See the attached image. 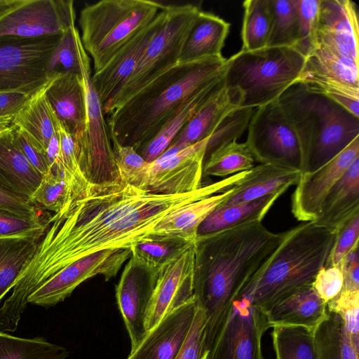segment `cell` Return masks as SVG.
<instances>
[{"mask_svg":"<svg viewBox=\"0 0 359 359\" xmlns=\"http://www.w3.org/2000/svg\"><path fill=\"white\" fill-rule=\"evenodd\" d=\"M187 243L180 240L149 236L130 248V258L140 269L154 276L158 269Z\"/></svg>","mask_w":359,"mask_h":359,"instance_id":"74e56055","label":"cell"},{"mask_svg":"<svg viewBox=\"0 0 359 359\" xmlns=\"http://www.w3.org/2000/svg\"><path fill=\"white\" fill-rule=\"evenodd\" d=\"M241 100L239 92L226 88L224 82L202 104L161 155L171 156L209 137L226 116L240 108Z\"/></svg>","mask_w":359,"mask_h":359,"instance_id":"44dd1931","label":"cell"},{"mask_svg":"<svg viewBox=\"0 0 359 359\" xmlns=\"http://www.w3.org/2000/svg\"><path fill=\"white\" fill-rule=\"evenodd\" d=\"M195 269L196 241L158 269L145 318L147 332L169 313L194 299Z\"/></svg>","mask_w":359,"mask_h":359,"instance_id":"7c38bea8","label":"cell"},{"mask_svg":"<svg viewBox=\"0 0 359 359\" xmlns=\"http://www.w3.org/2000/svg\"><path fill=\"white\" fill-rule=\"evenodd\" d=\"M356 245L338 264L344 275V290H359V253Z\"/></svg>","mask_w":359,"mask_h":359,"instance_id":"6f0895ef","label":"cell"},{"mask_svg":"<svg viewBox=\"0 0 359 359\" xmlns=\"http://www.w3.org/2000/svg\"><path fill=\"white\" fill-rule=\"evenodd\" d=\"M164 7L165 5L155 18L125 44L102 69L92 75L91 81L102 109L131 76L144 51L161 29L165 18Z\"/></svg>","mask_w":359,"mask_h":359,"instance_id":"d6986e66","label":"cell"},{"mask_svg":"<svg viewBox=\"0 0 359 359\" xmlns=\"http://www.w3.org/2000/svg\"><path fill=\"white\" fill-rule=\"evenodd\" d=\"M272 344L276 359H317L314 334L297 327H274Z\"/></svg>","mask_w":359,"mask_h":359,"instance_id":"f35d334b","label":"cell"},{"mask_svg":"<svg viewBox=\"0 0 359 359\" xmlns=\"http://www.w3.org/2000/svg\"><path fill=\"white\" fill-rule=\"evenodd\" d=\"M164 8L163 24L144 51L131 76L103 107L104 116L179 63L184 40L201 10L191 4L168 5Z\"/></svg>","mask_w":359,"mask_h":359,"instance_id":"ba28073f","label":"cell"},{"mask_svg":"<svg viewBox=\"0 0 359 359\" xmlns=\"http://www.w3.org/2000/svg\"><path fill=\"white\" fill-rule=\"evenodd\" d=\"M208 138L149 163L145 191L162 194L194 191L203 185V166Z\"/></svg>","mask_w":359,"mask_h":359,"instance_id":"e0dca14e","label":"cell"},{"mask_svg":"<svg viewBox=\"0 0 359 359\" xmlns=\"http://www.w3.org/2000/svg\"><path fill=\"white\" fill-rule=\"evenodd\" d=\"M73 1L27 0L0 20V37L61 35L75 25Z\"/></svg>","mask_w":359,"mask_h":359,"instance_id":"2e32d148","label":"cell"},{"mask_svg":"<svg viewBox=\"0 0 359 359\" xmlns=\"http://www.w3.org/2000/svg\"><path fill=\"white\" fill-rule=\"evenodd\" d=\"M299 31L295 48L307 57L317 47L316 34L320 0H297Z\"/></svg>","mask_w":359,"mask_h":359,"instance_id":"bcb514c9","label":"cell"},{"mask_svg":"<svg viewBox=\"0 0 359 359\" xmlns=\"http://www.w3.org/2000/svg\"><path fill=\"white\" fill-rule=\"evenodd\" d=\"M230 24L217 15L200 11L182 46L179 63L222 57Z\"/></svg>","mask_w":359,"mask_h":359,"instance_id":"83f0119b","label":"cell"},{"mask_svg":"<svg viewBox=\"0 0 359 359\" xmlns=\"http://www.w3.org/2000/svg\"><path fill=\"white\" fill-rule=\"evenodd\" d=\"M77 47L86 102V126L80 142L75 143L77 159L88 184L121 182L113 145L100 99L91 81L90 60L77 36Z\"/></svg>","mask_w":359,"mask_h":359,"instance_id":"9c48e42d","label":"cell"},{"mask_svg":"<svg viewBox=\"0 0 359 359\" xmlns=\"http://www.w3.org/2000/svg\"><path fill=\"white\" fill-rule=\"evenodd\" d=\"M62 36H1L0 92L18 90L35 93L60 72L50 74L48 66Z\"/></svg>","mask_w":359,"mask_h":359,"instance_id":"30bf717a","label":"cell"},{"mask_svg":"<svg viewBox=\"0 0 359 359\" xmlns=\"http://www.w3.org/2000/svg\"><path fill=\"white\" fill-rule=\"evenodd\" d=\"M226 58L209 57L168 69L106 116L112 144L137 151L191 97L224 77Z\"/></svg>","mask_w":359,"mask_h":359,"instance_id":"3957f363","label":"cell"},{"mask_svg":"<svg viewBox=\"0 0 359 359\" xmlns=\"http://www.w3.org/2000/svg\"><path fill=\"white\" fill-rule=\"evenodd\" d=\"M15 130L13 124L0 129V185L30 201L42 175L22 153Z\"/></svg>","mask_w":359,"mask_h":359,"instance_id":"d4e9b609","label":"cell"},{"mask_svg":"<svg viewBox=\"0 0 359 359\" xmlns=\"http://www.w3.org/2000/svg\"><path fill=\"white\" fill-rule=\"evenodd\" d=\"M56 74L32 95L12 122L16 127L31 134L46 150L56 131L58 119L46 97L47 88Z\"/></svg>","mask_w":359,"mask_h":359,"instance_id":"1f68e13d","label":"cell"},{"mask_svg":"<svg viewBox=\"0 0 359 359\" xmlns=\"http://www.w3.org/2000/svg\"><path fill=\"white\" fill-rule=\"evenodd\" d=\"M164 5L151 0H102L85 6L79 19L83 46L93 61L94 73L148 25Z\"/></svg>","mask_w":359,"mask_h":359,"instance_id":"52a82bcc","label":"cell"},{"mask_svg":"<svg viewBox=\"0 0 359 359\" xmlns=\"http://www.w3.org/2000/svg\"><path fill=\"white\" fill-rule=\"evenodd\" d=\"M0 208L30 218H39L35 206L27 198L0 185Z\"/></svg>","mask_w":359,"mask_h":359,"instance_id":"9f6ffc18","label":"cell"},{"mask_svg":"<svg viewBox=\"0 0 359 359\" xmlns=\"http://www.w3.org/2000/svg\"><path fill=\"white\" fill-rule=\"evenodd\" d=\"M278 102L299 140L302 172L319 168L359 136V117L302 83H294Z\"/></svg>","mask_w":359,"mask_h":359,"instance_id":"5b68a950","label":"cell"},{"mask_svg":"<svg viewBox=\"0 0 359 359\" xmlns=\"http://www.w3.org/2000/svg\"><path fill=\"white\" fill-rule=\"evenodd\" d=\"M73 200L72 191L60 170H50L30 198L34 205L52 211L54 214L64 210Z\"/></svg>","mask_w":359,"mask_h":359,"instance_id":"60d3db41","label":"cell"},{"mask_svg":"<svg viewBox=\"0 0 359 359\" xmlns=\"http://www.w3.org/2000/svg\"><path fill=\"white\" fill-rule=\"evenodd\" d=\"M341 359H358L359 355V351L355 348L350 335L344 329V325L341 334Z\"/></svg>","mask_w":359,"mask_h":359,"instance_id":"680465c9","label":"cell"},{"mask_svg":"<svg viewBox=\"0 0 359 359\" xmlns=\"http://www.w3.org/2000/svg\"><path fill=\"white\" fill-rule=\"evenodd\" d=\"M243 6L241 50H254L266 47L273 20L271 0H246Z\"/></svg>","mask_w":359,"mask_h":359,"instance_id":"e575fe53","label":"cell"},{"mask_svg":"<svg viewBox=\"0 0 359 359\" xmlns=\"http://www.w3.org/2000/svg\"><path fill=\"white\" fill-rule=\"evenodd\" d=\"M307 79H323L359 87V63L316 48L306 57L297 82Z\"/></svg>","mask_w":359,"mask_h":359,"instance_id":"d6a6232c","label":"cell"},{"mask_svg":"<svg viewBox=\"0 0 359 359\" xmlns=\"http://www.w3.org/2000/svg\"><path fill=\"white\" fill-rule=\"evenodd\" d=\"M285 234L268 230L262 221H251L197 236L194 294L205 315L209 353L234 302Z\"/></svg>","mask_w":359,"mask_h":359,"instance_id":"7a4b0ae2","label":"cell"},{"mask_svg":"<svg viewBox=\"0 0 359 359\" xmlns=\"http://www.w3.org/2000/svg\"><path fill=\"white\" fill-rule=\"evenodd\" d=\"M224 77L210 84L184 102L157 134L137 151L149 163L156 160L194 115L202 104L221 86Z\"/></svg>","mask_w":359,"mask_h":359,"instance_id":"4dcf8cb0","label":"cell"},{"mask_svg":"<svg viewBox=\"0 0 359 359\" xmlns=\"http://www.w3.org/2000/svg\"><path fill=\"white\" fill-rule=\"evenodd\" d=\"M154 283L155 276L140 269L130 257L116 286V297L130 339V352L147 334L145 318Z\"/></svg>","mask_w":359,"mask_h":359,"instance_id":"ffe728a7","label":"cell"},{"mask_svg":"<svg viewBox=\"0 0 359 359\" xmlns=\"http://www.w3.org/2000/svg\"><path fill=\"white\" fill-rule=\"evenodd\" d=\"M206 318L197 307L189 332L175 359H208L209 351L205 346Z\"/></svg>","mask_w":359,"mask_h":359,"instance_id":"816d5d0a","label":"cell"},{"mask_svg":"<svg viewBox=\"0 0 359 359\" xmlns=\"http://www.w3.org/2000/svg\"><path fill=\"white\" fill-rule=\"evenodd\" d=\"M343 285L344 275L339 264L322 268L312 283V287L326 305L339 295Z\"/></svg>","mask_w":359,"mask_h":359,"instance_id":"f5cc1de1","label":"cell"},{"mask_svg":"<svg viewBox=\"0 0 359 359\" xmlns=\"http://www.w3.org/2000/svg\"><path fill=\"white\" fill-rule=\"evenodd\" d=\"M47 224L0 208V238L43 235Z\"/></svg>","mask_w":359,"mask_h":359,"instance_id":"681fc988","label":"cell"},{"mask_svg":"<svg viewBox=\"0 0 359 359\" xmlns=\"http://www.w3.org/2000/svg\"><path fill=\"white\" fill-rule=\"evenodd\" d=\"M56 130L60 148V172L69 187L73 199L83 193L89 185L80 168L74 137L67 127L57 119Z\"/></svg>","mask_w":359,"mask_h":359,"instance_id":"b9f144b4","label":"cell"},{"mask_svg":"<svg viewBox=\"0 0 359 359\" xmlns=\"http://www.w3.org/2000/svg\"><path fill=\"white\" fill-rule=\"evenodd\" d=\"M195 299L177 309L147 332L128 359H175L194 320Z\"/></svg>","mask_w":359,"mask_h":359,"instance_id":"7402d4cb","label":"cell"},{"mask_svg":"<svg viewBox=\"0 0 359 359\" xmlns=\"http://www.w3.org/2000/svg\"><path fill=\"white\" fill-rule=\"evenodd\" d=\"M255 162L245 142L232 141L217 148L205 157L203 176L225 178L250 170L255 166Z\"/></svg>","mask_w":359,"mask_h":359,"instance_id":"d590c367","label":"cell"},{"mask_svg":"<svg viewBox=\"0 0 359 359\" xmlns=\"http://www.w3.org/2000/svg\"><path fill=\"white\" fill-rule=\"evenodd\" d=\"M47 99L57 117L67 127L74 142H80L86 126V102L80 74L59 72L50 81Z\"/></svg>","mask_w":359,"mask_h":359,"instance_id":"603a6c76","label":"cell"},{"mask_svg":"<svg viewBox=\"0 0 359 359\" xmlns=\"http://www.w3.org/2000/svg\"><path fill=\"white\" fill-rule=\"evenodd\" d=\"M35 93L18 90L0 92V121L12 124L15 116Z\"/></svg>","mask_w":359,"mask_h":359,"instance_id":"11a10c76","label":"cell"},{"mask_svg":"<svg viewBox=\"0 0 359 359\" xmlns=\"http://www.w3.org/2000/svg\"><path fill=\"white\" fill-rule=\"evenodd\" d=\"M358 158L359 136L319 168L302 172L291 197L294 218L304 222L314 221L330 191Z\"/></svg>","mask_w":359,"mask_h":359,"instance_id":"9a60e30c","label":"cell"},{"mask_svg":"<svg viewBox=\"0 0 359 359\" xmlns=\"http://www.w3.org/2000/svg\"><path fill=\"white\" fill-rule=\"evenodd\" d=\"M15 135L18 147L27 160L42 175L47 173L50 168L45 148L23 129L16 127Z\"/></svg>","mask_w":359,"mask_h":359,"instance_id":"db71d44e","label":"cell"},{"mask_svg":"<svg viewBox=\"0 0 359 359\" xmlns=\"http://www.w3.org/2000/svg\"><path fill=\"white\" fill-rule=\"evenodd\" d=\"M236 182V177L229 176L180 194H156L123 182L90 184L49 219L34 255L16 278L13 290L27 299L67 266L102 250L130 249L149 237L169 213L225 191Z\"/></svg>","mask_w":359,"mask_h":359,"instance_id":"6da1fadb","label":"cell"},{"mask_svg":"<svg viewBox=\"0 0 359 359\" xmlns=\"http://www.w3.org/2000/svg\"><path fill=\"white\" fill-rule=\"evenodd\" d=\"M335 230L313 221L286 231L273 255L242 290L238 299L262 311L312 286L334 246Z\"/></svg>","mask_w":359,"mask_h":359,"instance_id":"277c9868","label":"cell"},{"mask_svg":"<svg viewBox=\"0 0 359 359\" xmlns=\"http://www.w3.org/2000/svg\"><path fill=\"white\" fill-rule=\"evenodd\" d=\"M255 109L238 108L226 116L209 137L205 156L217 148L236 141L248 128Z\"/></svg>","mask_w":359,"mask_h":359,"instance_id":"ee69618b","label":"cell"},{"mask_svg":"<svg viewBox=\"0 0 359 359\" xmlns=\"http://www.w3.org/2000/svg\"><path fill=\"white\" fill-rule=\"evenodd\" d=\"M130 257V249H114L102 250L79 259L48 278L29 295L27 302L43 306L55 305L90 278L102 275L109 280L116 276Z\"/></svg>","mask_w":359,"mask_h":359,"instance_id":"4fadbf2b","label":"cell"},{"mask_svg":"<svg viewBox=\"0 0 359 359\" xmlns=\"http://www.w3.org/2000/svg\"><path fill=\"white\" fill-rule=\"evenodd\" d=\"M27 0H0V20Z\"/></svg>","mask_w":359,"mask_h":359,"instance_id":"91938a15","label":"cell"},{"mask_svg":"<svg viewBox=\"0 0 359 359\" xmlns=\"http://www.w3.org/2000/svg\"><path fill=\"white\" fill-rule=\"evenodd\" d=\"M302 172L298 170L259 164L248 170L234 186L233 191L221 205L236 204L253 201L276 192H285L295 185Z\"/></svg>","mask_w":359,"mask_h":359,"instance_id":"4316f807","label":"cell"},{"mask_svg":"<svg viewBox=\"0 0 359 359\" xmlns=\"http://www.w3.org/2000/svg\"><path fill=\"white\" fill-rule=\"evenodd\" d=\"M283 194L276 192L240 203L219 205L200 224L197 236L212 233L246 222L262 221Z\"/></svg>","mask_w":359,"mask_h":359,"instance_id":"f546056e","label":"cell"},{"mask_svg":"<svg viewBox=\"0 0 359 359\" xmlns=\"http://www.w3.org/2000/svg\"><path fill=\"white\" fill-rule=\"evenodd\" d=\"M306 60L294 47L241 50L226 60L224 85L239 92L240 108H259L277 101L297 81Z\"/></svg>","mask_w":359,"mask_h":359,"instance_id":"8992f818","label":"cell"},{"mask_svg":"<svg viewBox=\"0 0 359 359\" xmlns=\"http://www.w3.org/2000/svg\"><path fill=\"white\" fill-rule=\"evenodd\" d=\"M267 329L262 311L236 299L208 359H262V339Z\"/></svg>","mask_w":359,"mask_h":359,"instance_id":"5bb4252c","label":"cell"},{"mask_svg":"<svg viewBox=\"0 0 359 359\" xmlns=\"http://www.w3.org/2000/svg\"><path fill=\"white\" fill-rule=\"evenodd\" d=\"M273 20L266 46L295 48L299 18L297 0H271Z\"/></svg>","mask_w":359,"mask_h":359,"instance_id":"ab89813d","label":"cell"},{"mask_svg":"<svg viewBox=\"0 0 359 359\" xmlns=\"http://www.w3.org/2000/svg\"><path fill=\"white\" fill-rule=\"evenodd\" d=\"M121 182L144 190L149 163L132 147L112 144Z\"/></svg>","mask_w":359,"mask_h":359,"instance_id":"7bdbcfd3","label":"cell"},{"mask_svg":"<svg viewBox=\"0 0 359 359\" xmlns=\"http://www.w3.org/2000/svg\"><path fill=\"white\" fill-rule=\"evenodd\" d=\"M233 190V186L224 192L191 202L172 211L155 226L149 236L168 238L187 243L195 241L201 222Z\"/></svg>","mask_w":359,"mask_h":359,"instance_id":"484cf974","label":"cell"},{"mask_svg":"<svg viewBox=\"0 0 359 359\" xmlns=\"http://www.w3.org/2000/svg\"><path fill=\"white\" fill-rule=\"evenodd\" d=\"M0 123L4 124V125H6V126H10V125H11V123H8V122L3 121H0Z\"/></svg>","mask_w":359,"mask_h":359,"instance_id":"94428289","label":"cell"},{"mask_svg":"<svg viewBox=\"0 0 359 359\" xmlns=\"http://www.w3.org/2000/svg\"><path fill=\"white\" fill-rule=\"evenodd\" d=\"M317 47L359 63L356 4L350 0H320Z\"/></svg>","mask_w":359,"mask_h":359,"instance_id":"ac0fdd59","label":"cell"},{"mask_svg":"<svg viewBox=\"0 0 359 359\" xmlns=\"http://www.w3.org/2000/svg\"><path fill=\"white\" fill-rule=\"evenodd\" d=\"M328 311L340 316L344 329L359 351V290H344L327 304Z\"/></svg>","mask_w":359,"mask_h":359,"instance_id":"c3c4849f","label":"cell"},{"mask_svg":"<svg viewBox=\"0 0 359 359\" xmlns=\"http://www.w3.org/2000/svg\"><path fill=\"white\" fill-rule=\"evenodd\" d=\"M68 351L42 337L22 338L0 331V359H66Z\"/></svg>","mask_w":359,"mask_h":359,"instance_id":"8d00e7d4","label":"cell"},{"mask_svg":"<svg viewBox=\"0 0 359 359\" xmlns=\"http://www.w3.org/2000/svg\"><path fill=\"white\" fill-rule=\"evenodd\" d=\"M43 235L0 238V301L12 289Z\"/></svg>","mask_w":359,"mask_h":359,"instance_id":"836d02e7","label":"cell"},{"mask_svg":"<svg viewBox=\"0 0 359 359\" xmlns=\"http://www.w3.org/2000/svg\"><path fill=\"white\" fill-rule=\"evenodd\" d=\"M335 231V242L325 268L337 265L356 245L359 244V212L340 225Z\"/></svg>","mask_w":359,"mask_h":359,"instance_id":"f907efd6","label":"cell"},{"mask_svg":"<svg viewBox=\"0 0 359 359\" xmlns=\"http://www.w3.org/2000/svg\"><path fill=\"white\" fill-rule=\"evenodd\" d=\"M263 312L269 328L297 327L313 334L329 314L326 304L312 286L290 295Z\"/></svg>","mask_w":359,"mask_h":359,"instance_id":"cb8c5ba5","label":"cell"},{"mask_svg":"<svg viewBox=\"0 0 359 359\" xmlns=\"http://www.w3.org/2000/svg\"><path fill=\"white\" fill-rule=\"evenodd\" d=\"M343 322L340 316L330 312L314 332L317 359H341V334Z\"/></svg>","mask_w":359,"mask_h":359,"instance_id":"f6af8a7d","label":"cell"},{"mask_svg":"<svg viewBox=\"0 0 359 359\" xmlns=\"http://www.w3.org/2000/svg\"><path fill=\"white\" fill-rule=\"evenodd\" d=\"M79 34L75 25L62 34L48 62V71L50 74L57 72L80 74L77 47Z\"/></svg>","mask_w":359,"mask_h":359,"instance_id":"7dc6e473","label":"cell"},{"mask_svg":"<svg viewBox=\"0 0 359 359\" xmlns=\"http://www.w3.org/2000/svg\"><path fill=\"white\" fill-rule=\"evenodd\" d=\"M359 212V158L349 167L326 196L317 224L336 230Z\"/></svg>","mask_w":359,"mask_h":359,"instance_id":"f1b7e54d","label":"cell"},{"mask_svg":"<svg viewBox=\"0 0 359 359\" xmlns=\"http://www.w3.org/2000/svg\"><path fill=\"white\" fill-rule=\"evenodd\" d=\"M245 142L259 164L302 172V155L299 140L278 100L255 109Z\"/></svg>","mask_w":359,"mask_h":359,"instance_id":"8fae6325","label":"cell"}]
</instances>
